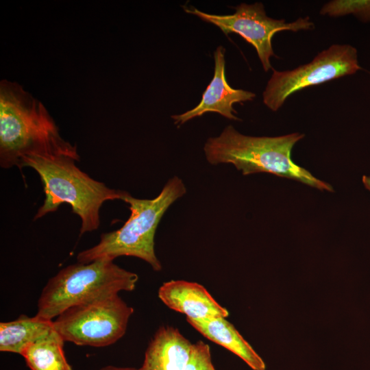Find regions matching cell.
<instances>
[{"instance_id":"obj_1","label":"cell","mask_w":370,"mask_h":370,"mask_svg":"<svg viewBox=\"0 0 370 370\" xmlns=\"http://www.w3.org/2000/svg\"><path fill=\"white\" fill-rule=\"evenodd\" d=\"M67 155L79 160L77 147L64 140L45 106L18 84L0 82V165L21 169L29 156Z\"/></svg>"},{"instance_id":"obj_2","label":"cell","mask_w":370,"mask_h":370,"mask_svg":"<svg viewBox=\"0 0 370 370\" xmlns=\"http://www.w3.org/2000/svg\"><path fill=\"white\" fill-rule=\"evenodd\" d=\"M67 155L25 157L21 169H34L42 183L45 199L34 219L56 212L63 203L69 204L73 212L81 219L80 234L97 230L99 211L106 201L122 199L126 191L112 189L90 177Z\"/></svg>"},{"instance_id":"obj_3","label":"cell","mask_w":370,"mask_h":370,"mask_svg":"<svg viewBox=\"0 0 370 370\" xmlns=\"http://www.w3.org/2000/svg\"><path fill=\"white\" fill-rule=\"evenodd\" d=\"M304 137V134L300 133L275 137L250 136L227 125L219 136L206 140L204 150L210 164H232L245 175L268 173L332 192L329 184L291 160L293 146Z\"/></svg>"},{"instance_id":"obj_4","label":"cell","mask_w":370,"mask_h":370,"mask_svg":"<svg viewBox=\"0 0 370 370\" xmlns=\"http://www.w3.org/2000/svg\"><path fill=\"white\" fill-rule=\"evenodd\" d=\"M186 191L182 180L175 176L151 199H137L126 192L121 200L129 205L131 211L127 221L119 230L101 234L97 245L77 254V262L89 263L103 258L114 260L125 256L143 260L154 271L161 270L154 250L155 233L166 210Z\"/></svg>"},{"instance_id":"obj_5","label":"cell","mask_w":370,"mask_h":370,"mask_svg":"<svg viewBox=\"0 0 370 370\" xmlns=\"http://www.w3.org/2000/svg\"><path fill=\"white\" fill-rule=\"evenodd\" d=\"M138 275L109 258L69 265L50 278L38 301L36 315L52 320L67 308L97 299L132 291Z\"/></svg>"},{"instance_id":"obj_6","label":"cell","mask_w":370,"mask_h":370,"mask_svg":"<svg viewBox=\"0 0 370 370\" xmlns=\"http://www.w3.org/2000/svg\"><path fill=\"white\" fill-rule=\"evenodd\" d=\"M134 309L112 294L71 306L53 321L64 341L95 347L114 344L125 334Z\"/></svg>"},{"instance_id":"obj_7","label":"cell","mask_w":370,"mask_h":370,"mask_svg":"<svg viewBox=\"0 0 370 370\" xmlns=\"http://www.w3.org/2000/svg\"><path fill=\"white\" fill-rule=\"evenodd\" d=\"M357 49L350 45H333L309 63L293 70L273 73L262 93L263 103L272 111L282 107L293 93L361 70Z\"/></svg>"},{"instance_id":"obj_8","label":"cell","mask_w":370,"mask_h":370,"mask_svg":"<svg viewBox=\"0 0 370 370\" xmlns=\"http://www.w3.org/2000/svg\"><path fill=\"white\" fill-rule=\"evenodd\" d=\"M184 10L194 14L207 23L217 26L225 35L236 33L251 44L256 50L264 71L272 69L270 62L275 56L272 48L273 35L281 31L311 30L314 23L308 16L299 18L286 23L285 19L269 17L262 3L252 4L242 3L235 8L231 14H213L204 12L193 6H184Z\"/></svg>"},{"instance_id":"obj_9","label":"cell","mask_w":370,"mask_h":370,"mask_svg":"<svg viewBox=\"0 0 370 370\" xmlns=\"http://www.w3.org/2000/svg\"><path fill=\"white\" fill-rule=\"evenodd\" d=\"M225 51L223 47L219 46L214 52V76L204 92L199 103L182 114L171 116L177 127L207 112L219 113L226 119L238 121L240 119L235 115L236 111L233 105L252 101L255 98V93L233 88L227 83L225 73Z\"/></svg>"},{"instance_id":"obj_10","label":"cell","mask_w":370,"mask_h":370,"mask_svg":"<svg viewBox=\"0 0 370 370\" xmlns=\"http://www.w3.org/2000/svg\"><path fill=\"white\" fill-rule=\"evenodd\" d=\"M158 297L169 308L186 315V319L226 318L229 312L221 306L201 284L184 280L164 282Z\"/></svg>"},{"instance_id":"obj_11","label":"cell","mask_w":370,"mask_h":370,"mask_svg":"<svg viewBox=\"0 0 370 370\" xmlns=\"http://www.w3.org/2000/svg\"><path fill=\"white\" fill-rule=\"evenodd\" d=\"M193 345L177 329L162 327L149 343L139 370H185Z\"/></svg>"},{"instance_id":"obj_12","label":"cell","mask_w":370,"mask_h":370,"mask_svg":"<svg viewBox=\"0 0 370 370\" xmlns=\"http://www.w3.org/2000/svg\"><path fill=\"white\" fill-rule=\"evenodd\" d=\"M187 321L203 336L241 358L253 370H265L262 358L224 317Z\"/></svg>"},{"instance_id":"obj_13","label":"cell","mask_w":370,"mask_h":370,"mask_svg":"<svg viewBox=\"0 0 370 370\" xmlns=\"http://www.w3.org/2000/svg\"><path fill=\"white\" fill-rule=\"evenodd\" d=\"M53 321L21 314L15 320L0 323V351L21 354L29 344L45 337L53 330Z\"/></svg>"},{"instance_id":"obj_14","label":"cell","mask_w":370,"mask_h":370,"mask_svg":"<svg viewBox=\"0 0 370 370\" xmlns=\"http://www.w3.org/2000/svg\"><path fill=\"white\" fill-rule=\"evenodd\" d=\"M64 342L53 329L45 337L27 345L21 355L31 370H73L65 356Z\"/></svg>"},{"instance_id":"obj_15","label":"cell","mask_w":370,"mask_h":370,"mask_svg":"<svg viewBox=\"0 0 370 370\" xmlns=\"http://www.w3.org/2000/svg\"><path fill=\"white\" fill-rule=\"evenodd\" d=\"M322 15L341 16L353 14L362 22L370 21V0H335L325 3Z\"/></svg>"},{"instance_id":"obj_16","label":"cell","mask_w":370,"mask_h":370,"mask_svg":"<svg viewBox=\"0 0 370 370\" xmlns=\"http://www.w3.org/2000/svg\"><path fill=\"white\" fill-rule=\"evenodd\" d=\"M185 370H217L212 362L210 347L203 341L193 344Z\"/></svg>"},{"instance_id":"obj_17","label":"cell","mask_w":370,"mask_h":370,"mask_svg":"<svg viewBox=\"0 0 370 370\" xmlns=\"http://www.w3.org/2000/svg\"><path fill=\"white\" fill-rule=\"evenodd\" d=\"M99 370H139V369H135L133 367H120L112 365H108L101 367Z\"/></svg>"},{"instance_id":"obj_18","label":"cell","mask_w":370,"mask_h":370,"mask_svg":"<svg viewBox=\"0 0 370 370\" xmlns=\"http://www.w3.org/2000/svg\"><path fill=\"white\" fill-rule=\"evenodd\" d=\"M362 181L365 188L370 192V176L363 175Z\"/></svg>"}]
</instances>
